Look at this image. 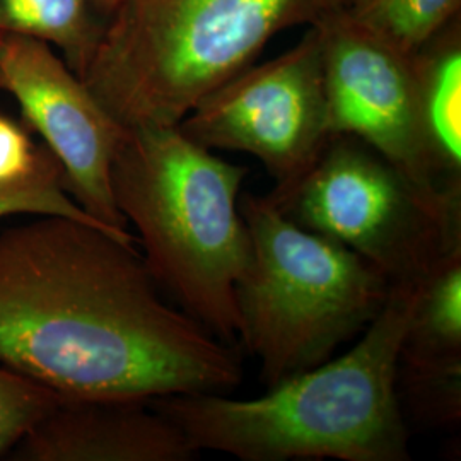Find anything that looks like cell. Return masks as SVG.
Returning a JSON list of instances; mask_svg holds the SVG:
<instances>
[{
	"label": "cell",
	"instance_id": "obj_1",
	"mask_svg": "<svg viewBox=\"0 0 461 461\" xmlns=\"http://www.w3.org/2000/svg\"><path fill=\"white\" fill-rule=\"evenodd\" d=\"M159 289L135 241L32 215L0 230V364L72 398L238 388L240 352Z\"/></svg>",
	"mask_w": 461,
	"mask_h": 461
},
{
	"label": "cell",
	"instance_id": "obj_2",
	"mask_svg": "<svg viewBox=\"0 0 461 461\" xmlns=\"http://www.w3.org/2000/svg\"><path fill=\"white\" fill-rule=\"evenodd\" d=\"M415 287L393 285L347 354L284 379L258 398L178 393L149 400L198 451L243 461H407L396 375Z\"/></svg>",
	"mask_w": 461,
	"mask_h": 461
},
{
	"label": "cell",
	"instance_id": "obj_3",
	"mask_svg": "<svg viewBox=\"0 0 461 461\" xmlns=\"http://www.w3.org/2000/svg\"><path fill=\"white\" fill-rule=\"evenodd\" d=\"M247 175L176 125L127 129L110 171L116 207L159 287L232 346L241 339L238 284L251 262L240 209Z\"/></svg>",
	"mask_w": 461,
	"mask_h": 461
},
{
	"label": "cell",
	"instance_id": "obj_4",
	"mask_svg": "<svg viewBox=\"0 0 461 461\" xmlns=\"http://www.w3.org/2000/svg\"><path fill=\"white\" fill-rule=\"evenodd\" d=\"M350 0H123L83 83L125 129L173 127L274 36Z\"/></svg>",
	"mask_w": 461,
	"mask_h": 461
},
{
	"label": "cell",
	"instance_id": "obj_5",
	"mask_svg": "<svg viewBox=\"0 0 461 461\" xmlns=\"http://www.w3.org/2000/svg\"><path fill=\"white\" fill-rule=\"evenodd\" d=\"M251 262L238 284L241 339L267 388L331 359L378 316L392 284L339 241L301 228L267 197L240 195Z\"/></svg>",
	"mask_w": 461,
	"mask_h": 461
},
{
	"label": "cell",
	"instance_id": "obj_6",
	"mask_svg": "<svg viewBox=\"0 0 461 461\" xmlns=\"http://www.w3.org/2000/svg\"><path fill=\"white\" fill-rule=\"evenodd\" d=\"M267 197L301 228L363 257L392 287H417L461 247V207L430 197L352 135H331L296 183Z\"/></svg>",
	"mask_w": 461,
	"mask_h": 461
},
{
	"label": "cell",
	"instance_id": "obj_7",
	"mask_svg": "<svg viewBox=\"0 0 461 461\" xmlns=\"http://www.w3.org/2000/svg\"><path fill=\"white\" fill-rule=\"evenodd\" d=\"M176 127L202 148L257 158L276 190L296 183L331 137L316 26L293 49L251 64L200 99Z\"/></svg>",
	"mask_w": 461,
	"mask_h": 461
},
{
	"label": "cell",
	"instance_id": "obj_8",
	"mask_svg": "<svg viewBox=\"0 0 461 461\" xmlns=\"http://www.w3.org/2000/svg\"><path fill=\"white\" fill-rule=\"evenodd\" d=\"M331 135H352L430 197L446 195L429 158L413 81V53L396 49L347 9L318 21Z\"/></svg>",
	"mask_w": 461,
	"mask_h": 461
},
{
	"label": "cell",
	"instance_id": "obj_9",
	"mask_svg": "<svg viewBox=\"0 0 461 461\" xmlns=\"http://www.w3.org/2000/svg\"><path fill=\"white\" fill-rule=\"evenodd\" d=\"M0 89L17 99L26 122L64 169L68 195L116 236L137 241L116 207L110 171L125 127L91 95L49 43L0 32Z\"/></svg>",
	"mask_w": 461,
	"mask_h": 461
},
{
	"label": "cell",
	"instance_id": "obj_10",
	"mask_svg": "<svg viewBox=\"0 0 461 461\" xmlns=\"http://www.w3.org/2000/svg\"><path fill=\"white\" fill-rule=\"evenodd\" d=\"M197 447L142 400L62 396L5 458L14 461H190Z\"/></svg>",
	"mask_w": 461,
	"mask_h": 461
},
{
	"label": "cell",
	"instance_id": "obj_11",
	"mask_svg": "<svg viewBox=\"0 0 461 461\" xmlns=\"http://www.w3.org/2000/svg\"><path fill=\"white\" fill-rule=\"evenodd\" d=\"M420 129L447 197L461 200V17L412 55Z\"/></svg>",
	"mask_w": 461,
	"mask_h": 461
},
{
	"label": "cell",
	"instance_id": "obj_12",
	"mask_svg": "<svg viewBox=\"0 0 461 461\" xmlns=\"http://www.w3.org/2000/svg\"><path fill=\"white\" fill-rule=\"evenodd\" d=\"M398 367L461 371V247L445 255L415 287Z\"/></svg>",
	"mask_w": 461,
	"mask_h": 461
},
{
	"label": "cell",
	"instance_id": "obj_13",
	"mask_svg": "<svg viewBox=\"0 0 461 461\" xmlns=\"http://www.w3.org/2000/svg\"><path fill=\"white\" fill-rule=\"evenodd\" d=\"M123 0H0V32L57 47L81 79L115 23Z\"/></svg>",
	"mask_w": 461,
	"mask_h": 461
},
{
	"label": "cell",
	"instance_id": "obj_14",
	"mask_svg": "<svg viewBox=\"0 0 461 461\" xmlns=\"http://www.w3.org/2000/svg\"><path fill=\"white\" fill-rule=\"evenodd\" d=\"M347 11L405 53L461 17V0H350Z\"/></svg>",
	"mask_w": 461,
	"mask_h": 461
},
{
	"label": "cell",
	"instance_id": "obj_15",
	"mask_svg": "<svg viewBox=\"0 0 461 461\" xmlns=\"http://www.w3.org/2000/svg\"><path fill=\"white\" fill-rule=\"evenodd\" d=\"M21 214L67 215L106 230L86 214L77 202L68 195L64 169L51 152L33 176L0 186V219Z\"/></svg>",
	"mask_w": 461,
	"mask_h": 461
},
{
	"label": "cell",
	"instance_id": "obj_16",
	"mask_svg": "<svg viewBox=\"0 0 461 461\" xmlns=\"http://www.w3.org/2000/svg\"><path fill=\"white\" fill-rule=\"evenodd\" d=\"M62 395L0 364V458L59 403Z\"/></svg>",
	"mask_w": 461,
	"mask_h": 461
},
{
	"label": "cell",
	"instance_id": "obj_17",
	"mask_svg": "<svg viewBox=\"0 0 461 461\" xmlns=\"http://www.w3.org/2000/svg\"><path fill=\"white\" fill-rule=\"evenodd\" d=\"M50 149L38 148L26 131L0 113V186L33 176Z\"/></svg>",
	"mask_w": 461,
	"mask_h": 461
}]
</instances>
